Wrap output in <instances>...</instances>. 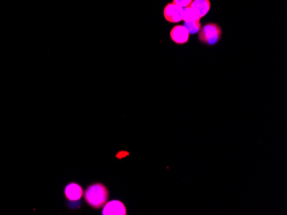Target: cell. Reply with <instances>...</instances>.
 Instances as JSON below:
<instances>
[{
    "mask_svg": "<svg viewBox=\"0 0 287 215\" xmlns=\"http://www.w3.org/2000/svg\"><path fill=\"white\" fill-rule=\"evenodd\" d=\"M83 195L84 200L90 207L94 209H99L106 204L110 193L105 185L96 183L89 185Z\"/></svg>",
    "mask_w": 287,
    "mask_h": 215,
    "instance_id": "obj_1",
    "label": "cell"
},
{
    "mask_svg": "<svg viewBox=\"0 0 287 215\" xmlns=\"http://www.w3.org/2000/svg\"><path fill=\"white\" fill-rule=\"evenodd\" d=\"M221 36V28L217 23H209L200 29L199 40L205 45H214L220 41Z\"/></svg>",
    "mask_w": 287,
    "mask_h": 215,
    "instance_id": "obj_2",
    "label": "cell"
},
{
    "mask_svg": "<svg viewBox=\"0 0 287 215\" xmlns=\"http://www.w3.org/2000/svg\"><path fill=\"white\" fill-rule=\"evenodd\" d=\"M182 11H183V8L180 7L173 3H170L164 8V11H163L164 18L169 23H179L182 20Z\"/></svg>",
    "mask_w": 287,
    "mask_h": 215,
    "instance_id": "obj_3",
    "label": "cell"
},
{
    "mask_svg": "<svg viewBox=\"0 0 287 215\" xmlns=\"http://www.w3.org/2000/svg\"><path fill=\"white\" fill-rule=\"evenodd\" d=\"M103 207H104L102 209L103 215H127L126 206L123 202H121V201L113 200L111 201H107Z\"/></svg>",
    "mask_w": 287,
    "mask_h": 215,
    "instance_id": "obj_4",
    "label": "cell"
},
{
    "mask_svg": "<svg viewBox=\"0 0 287 215\" xmlns=\"http://www.w3.org/2000/svg\"><path fill=\"white\" fill-rule=\"evenodd\" d=\"M170 39L178 45H183L189 42V33L185 27L175 26L170 31Z\"/></svg>",
    "mask_w": 287,
    "mask_h": 215,
    "instance_id": "obj_5",
    "label": "cell"
},
{
    "mask_svg": "<svg viewBox=\"0 0 287 215\" xmlns=\"http://www.w3.org/2000/svg\"><path fill=\"white\" fill-rule=\"evenodd\" d=\"M83 195V188L77 183H70L64 188V196L71 201H77L82 198Z\"/></svg>",
    "mask_w": 287,
    "mask_h": 215,
    "instance_id": "obj_6",
    "label": "cell"
},
{
    "mask_svg": "<svg viewBox=\"0 0 287 215\" xmlns=\"http://www.w3.org/2000/svg\"><path fill=\"white\" fill-rule=\"evenodd\" d=\"M190 7L194 10L201 18L210 11L211 3L209 0H193L190 4Z\"/></svg>",
    "mask_w": 287,
    "mask_h": 215,
    "instance_id": "obj_7",
    "label": "cell"
},
{
    "mask_svg": "<svg viewBox=\"0 0 287 215\" xmlns=\"http://www.w3.org/2000/svg\"><path fill=\"white\" fill-rule=\"evenodd\" d=\"M182 20L184 22H195V21H200V17L194 10L189 6V7L183 8Z\"/></svg>",
    "mask_w": 287,
    "mask_h": 215,
    "instance_id": "obj_8",
    "label": "cell"
},
{
    "mask_svg": "<svg viewBox=\"0 0 287 215\" xmlns=\"http://www.w3.org/2000/svg\"><path fill=\"white\" fill-rule=\"evenodd\" d=\"M184 27L189 31V34H196L201 29L200 21L195 22H184Z\"/></svg>",
    "mask_w": 287,
    "mask_h": 215,
    "instance_id": "obj_9",
    "label": "cell"
},
{
    "mask_svg": "<svg viewBox=\"0 0 287 215\" xmlns=\"http://www.w3.org/2000/svg\"><path fill=\"white\" fill-rule=\"evenodd\" d=\"M193 0H173V4H176L181 8L189 7Z\"/></svg>",
    "mask_w": 287,
    "mask_h": 215,
    "instance_id": "obj_10",
    "label": "cell"
}]
</instances>
